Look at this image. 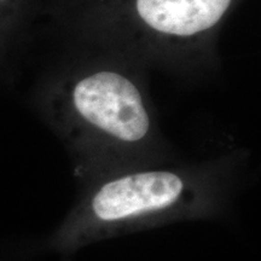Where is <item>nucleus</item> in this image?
Returning <instances> with one entry per match:
<instances>
[{
  "label": "nucleus",
  "instance_id": "nucleus-1",
  "mask_svg": "<svg viewBox=\"0 0 261 261\" xmlns=\"http://www.w3.org/2000/svg\"><path fill=\"white\" fill-rule=\"evenodd\" d=\"M197 182L171 171H144L100 182L85 198L52 244L70 247L96 234L160 219L191 205Z\"/></svg>",
  "mask_w": 261,
  "mask_h": 261
},
{
  "label": "nucleus",
  "instance_id": "nucleus-2",
  "mask_svg": "<svg viewBox=\"0 0 261 261\" xmlns=\"http://www.w3.org/2000/svg\"><path fill=\"white\" fill-rule=\"evenodd\" d=\"M73 103L81 119L120 142L137 143L148 135L150 120L139 91L121 75L102 71L81 80Z\"/></svg>",
  "mask_w": 261,
  "mask_h": 261
},
{
  "label": "nucleus",
  "instance_id": "nucleus-3",
  "mask_svg": "<svg viewBox=\"0 0 261 261\" xmlns=\"http://www.w3.org/2000/svg\"><path fill=\"white\" fill-rule=\"evenodd\" d=\"M231 0H137L146 24L166 34L189 37L213 27Z\"/></svg>",
  "mask_w": 261,
  "mask_h": 261
}]
</instances>
